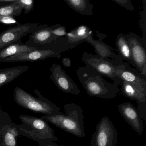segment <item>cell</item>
Masks as SVG:
<instances>
[{
    "label": "cell",
    "instance_id": "f546056e",
    "mask_svg": "<svg viewBox=\"0 0 146 146\" xmlns=\"http://www.w3.org/2000/svg\"><path fill=\"white\" fill-rule=\"evenodd\" d=\"M17 0H0V6L15 4Z\"/></svg>",
    "mask_w": 146,
    "mask_h": 146
},
{
    "label": "cell",
    "instance_id": "ffe728a7",
    "mask_svg": "<svg viewBox=\"0 0 146 146\" xmlns=\"http://www.w3.org/2000/svg\"><path fill=\"white\" fill-rule=\"evenodd\" d=\"M19 133L15 125H7L1 131L0 138L2 140L4 146H17L16 137Z\"/></svg>",
    "mask_w": 146,
    "mask_h": 146
},
{
    "label": "cell",
    "instance_id": "ba28073f",
    "mask_svg": "<svg viewBox=\"0 0 146 146\" xmlns=\"http://www.w3.org/2000/svg\"><path fill=\"white\" fill-rule=\"evenodd\" d=\"M38 23H28L14 25L0 34V50L6 47L18 42L29 34L33 33L39 25Z\"/></svg>",
    "mask_w": 146,
    "mask_h": 146
},
{
    "label": "cell",
    "instance_id": "5b68a950",
    "mask_svg": "<svg viewBox=\"0 0 146 146\" xmlns=\"http://www.w3.org/2000/svg\"><path fill=\"white\" fill-rule=\"evenodd\" d=\"M82 60L87 66L113 81L114 85L118 87L122 81L116 74L118 64L114 60L103 58L97 54H93L87 52L82 54Z\"/></svg>",
    "mask_w": 146,
    "mask_h": 146
},
{
    "label": "cell",
    "instance_id": "e0dca14e",
    "mask_svg": "<svg viewBox=\"0 0 146 146\" xmlns=\"http://www.w3.org/2000/svg\"><path fill=\"white\" fill-rule=\"evenodd\" d=\"M93 36L91 29L85 25H82L67 33L65 36L69 43H76L86 42L90 36Z\"/></svg>",
    "mask_w": 146,
    "mask_h": 146
},
{
    "label": "cell",
    "instance_id": "2e32d148",
    "mask_svg": "<svg viewBox=\"0 0 146 146\" xmlns=\"http://www.w3.org/2000/svg\"><path fill=\"white\" fill-rule=\"evenodd\" d=\"M29 69L28 66H19L0 69V88L15 80Z\"/></svg>",
    "mask_w": 146,
    "mask_h": 146
},
{
    "label": "cell",
    "instance_id": "d6986e66",
    "mask_svg": "<svg viewBox=\"0 0 146 146\" xmlns=\"http://www.w3.org/2000/svg\"><path fill=\"white\" fill-rule=\"evenodd\" d=\"M72 10L81 15L90 16L93 15V5L89 0H64Z\"/></svg>",
    "mask_w": 146,
    "mask_h": 146
},
{
    "label": "cell",
    "instance_id": "4316f807",
    "mask_svg": "<svg viewBox=\"0 0 146 146\" xmlns=\"http://www.w3.org/2000/svg\"><path fill=\"white\" fill-rule=\"evenodd\" d=\"M113 1L123 8L130 11H133L135 10L134 6L130 0H112Z\"/></svg>",
    "mask_w": 146,
    "mask_h": 146
},
{
    "label": "cell",
    "instance_id": "8fae6325",
    "mask_svg": "<svg viewBox=\"0 0 146 146\" xmlns=\"http://www.w3.org/2000/svg\"><path fill=\"white\" fill-rule=\"evenodd\" d=\"M118 109L125 122L137 133L141 135L144 129L143 122L137 108L128 102L119 105Z\"/></svg>",
    "mask_w": 146,
    "mask_h": 146
},
{
    "label": "cell",
    "instance_id": "8992f818",
    "mask_svg": "<svg viewBox=\"0 0 146 146\" xmlns=\"http://www.w3.org/2000/svg\"><path fill=\"white\" fill-rule=\"evenodd\" d=\"M118 133L107 116L97 124L90 141V146H118Z\"/></svg>",
    "mask_w": 146,
    "mask_h": 146
},
{
    "label": "cell",
    "instance_id": "7c38bea8",
    "mask_svg": "<svg viewBox=\"0 0 146 146\" xmlns=\"http://www.w3.org/2000/svg\"><path fill=\"white\" fill-rule=\"evenodd\" d=\"M61 53L51 49H37L12 56L3 62H32L43 60L50 58H61Z\"/></svg>",
    "mask_w": 146,
    "mask_h": 146
},
{
    "label": "cell",
    "instance_id": "277c9868",
    "mask_svg": "<svg viewBox=\"0 0 146 146\" xmlns=\"http://www.w3.org/2000/svg\"><path fill=\"white\" fill-rule=\"evenodd\" d=\"M34 92L37 95L38 98L34 97L19 87H16L13 91L14 100L19 106L36 113L46 115H56L61 113L59 108L42 95L39 90L35 89Z\"/></svg>",
    "mask_w": 146,
    "mask_h": 146
},
{
    "label": "cell",
    "instance_id": "7402d4cb",
    "mask_svg": "<svg viewBox=\"0 0 146 146\" xmlns=\"http://www.w3.org/2000/svg\"><path fill=\"white\" fill-rule=\"evenodd\" d=\"M16 4L20 6L24 10L25 14H27L34 9V2L33 0H17Z\"/></svg>",
    "mask_w": 146,
    "mask_h": 146
},
{
    "label": "cell",
    "instance_id": "cb8c5ba5",
    "mask_svg": "<svg viewBox=\"0 0 146 146\" xmlns=\"http://www.w3.org/2000/svg\"><path fill=\"white\" fill-rule=\"evenodd\" d=\"M52 33L57 39L60 37L66 36L67 32L65 26L60 24H56L52 26Z\"/></svg>",
    "mask_w": 146,
    "mask_h": 146
},
{
    "label": "cell",
    "instance_id": "d4e9b609",
    "mask_svg": "<svg viewBox=\"0 0 146 146\" xmlns=\"http://www.w3.org/2000/svg\"><path fill=\"white\" fill-rule=\"evenodd\" d=\"M11 119L8 114L4 112L1 110L0 105V135L3 127L6 125H9V123H11Z\"/></svg>",
    "mask_w": 146,
    "mask_h": 146
},
{
    "label": "cell",
    "instance_id": "ac0fdd59",
    "mask_svg": "<svg viewBox=\"0 0 146 146\" xmlns=\"http://www.w3.org/2000/svg\"><path fill=\"white\" fill-rule=\"evenodd\" d=\"M116 46L118 55L122 60L128 61L133 68L136 69L132 59L130 48L123 34L121 33L118 35L116 39Z\"/></svg>",
    "mask_w": 146,
    "mask_h": 146
},
{
    "label": "cell",
    "instance_id": "30bf717a",
    "mask_svg": "<svg viewBox=\"0 0 146 146\" xmlns=\"http://www.w3.org/2000/svg\"><path fill=\"white\" fill-rule=\"evenodd\" d=\"M52 26L40 25L36 29L29 35V39L25 43L31 47L38 48L48 45L57 40L52 33Z\"/></svg>",
    "mask_w": 146,
    "mask_h": 146
},
{
    "label": "cell",
    "instance_id": "4fadbf2b",
    "mask_svg": "<svg viewBox=\"0 0 146 146\" xmlns=\"http://www.w3.org/2000/svg\"><path fill=\"white\" fill-rule=\"evenodd\" d=\"M116 74L122 81L146 88V77L126 62L118 65Z\"/></svg>",
    "mask_w": 146,
    "mask_h": 146
},
{
    "label": "cell",
    "instance_id": "484cf974",
    "mask_svg": "<svg viewBox=\"0 0 146 146\" xmlns=\"http://www.w3.org/2000/svg\"><path fill=\"white\" fill-rule=\"evenodd\" d=\"M0 23L5 25H18L19 23L15 19V18L8 16L0 17Z\"/></svg>",
    "mask_w": 146,
    "mask_h": 146
},
{
    "label": "cell",
    "instance_id": "f1b7e54d",
    "mask_svg": "<svg viewBox=\"0 0 146 146\" xmlns=\"http://www.w3.org/2000/svg\"><path fill=\"white\" fill-rule=\"evenodd\" d=\"M62 63L64 66L66 68H69L71 66V61L68 58H64L62 59Z\"/></svg>",
    "mask_w": 146,
    "mask_h": 146
},
{
    "label": "cell",
    "instance_id": "5bb4252c",
    "mask_svg": "<svg viewBox=\"0 0 146 146\" xmlns=\"http://www.w3.org/2000/svg\"><path fill=\"white\" fill-rule=\"evenodd\" d=\"M121 93L125 97L137 102H146V88L122 81Z\"/></svg>",
    "mask_w": 146,
    "mask_h": 146
},
{
    "label": "cell",
    "instance_id": "4dcf8cb0",
    "mask_svg": "<svg viewBox=\"0 0 146 146\" xmlns=\"http://www.w3.org/2000/svg\"><path fill=\"white\" fill-rule=\"evenodd\" d=\"M40 146H64L63 145H60L55 143L53 141H50L46 143H43L42 145H40Z\"/></svg>",
    "mask_w": 146,
    "mask_h": 146
},
{
    "label": "cell",
    "instance_id": "83f0119b",
    "mask_svg": "<svg viewBox=\"0 0 146 146\" xmlns=\"http://www.w3.org/2000/svg\"><path fill=\"white\" fill-rule=\"evenodd\" d=\"M137 108L142 119L146 121V102H137Z\"/></svg>",
    "mask_w": 146,
    "mask_h": 146
},
{
    "label": "cell",
    "instance_id": "6da1fadb",
    "mask_svg": "<svg viewBox=\"0 0 146 146\" xmlns=\"http://www.w3.org/2000/svg\"><path fill=\"white\" fill-rule=\"evenodd\" d=\"M76 74L88 94L91 97L111 99L119 92V87L107 82L104 76L85 65L77 68Z\"/></svg>",
    "mask_w": 146,
    "mask_h": 146
},
{
    "label": "cell",
    "instance_id": "9a60e30c",
    "mask_svg": "<svg viewBox=\"0 0 146 146\" xmlns=\"http://www.w3.org/2000/svg\"><path fill=\"white\" fill-rule=\"evenodd\" d=\"M37 49L38 48L29 46L22 42L11 44L0 50V62H3L9 57Z\"/></svg>",
    "mask_w": 146,
    "mask_h": 146
},
{
    "label": "cell",
    "instance_id": "603a6c76",
    "mask_svg": "<svg viewBox=\"0 0 146 146\" xmlns=\"http://www.w3.org/2000/svg\"><path fill=\"white\" fill-rule=\"evenodd\" d=\"M143 8L141 14V18L140 19V26L142 32L143 34V37L146 41V1L145 0L143 1Z\"/></svg>",
    "mask_w": 146,
    "mask_h": 146
},
{
    "label": "cell",
    "instance_id": "9c48e42d",
    "mask_svg": "<svg viewBox=\"0 0 146 146\" xmlns=\"http://www.w3.org/2000/svg\"><path fill=\"white\" fill-rule=\"evenodd\" d=\"M50 71V79L62 92L76 95L81 93L77 85L66 74L60 65L53 64Z\"/></svg>",
    "mask_w": 146,
    "mask_h": 146
},
{
    "label": "cell",
    "instance_id": "52a82bcc",
    "mask_svg": "<svg viewBox=\"0 0 146 146\" xmlns=\"http://www.w3.org/2000/svg\"><path fill=\"white\" fill-rule=\"evenodd\" d=\"M136 70L146 77V41L135 33L125 35Z\"/></svg>",
    "mask_w": 146,
    "mask_h": 146
},
{
    "label": "cell",
    "instance_id": "44dd1931",
    "mask_svg": "<svg viewBox=\"0 0 146 146\" xmlns=\"http://www.w3.org/2000/svg\"><path fill=\"white\" fill-rule=\"evenodd\" d=\"M23 11V8L16 3L0 6V17H19L22 14Z\"/></svg>",
    "mask_w": 146,
    "mask_h": 146
},
{
    "label": "cell",
    "instance_id": "3957f363",
    "mask_svg": "<svg viewBox=\"0 0 146 146\" xmlns=\"http://www.w3.org/2000/svg\"><path fill=\"white\" fill-rule=\"evenodd\" d=\"M19 118L23 123L14 125L20 135L36 141L40 145L50 141H58L46 120L28 115H21Z\"/></svg>",
    "mask_w": 146,
    "mask_h": 146
},
{
    "label": "cell",
    "instance_id": "7a4b0ae2",
    "mask_svg": "<svg viewBox=\"0 0 146 146\" xmlns=\"http://www.w3.org/2000/svg\"><path fill=\"white\" fill-rule=\"evenodd\" d=\"M66 114L45 115L41 118L50 122L58 128L78 137L85 135L83 111L82 107L75 103L64 106Z\"/></svg>",
    "mask_w": 146,
    "mask_h": 146
}]
</instances>
